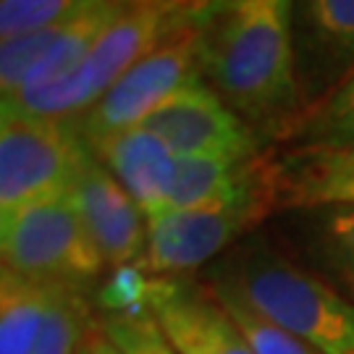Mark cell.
I'll return each mask as SVG.
<instances>
[{"mask_svg": "<svg viewBox=\"0 0 354 354\" xmlns=\"http://www.w3.org/2000/svg\"><path fill=\"white\" fill-rule=\"evenodd\" d=\"M55 286L0 270V354H32Z\"/></svg>", "mask_w": 354, "mask_h": 354, "instance_id": "2e32d148", "label": "cell"}, {"mask_svg": "<svg viewBox=\"0 0 354 354\" xmlns=\"http://www.w3.org/2000/svg\"><path fill=\"white\" fill-rule=\"evenodd\" d=\"M289 150H354V74L307 108L283 134Z\"/></svg>", "mask_w": 354, "mask_h": 354, "instance_id": "e0dca14e", "label": "cell"}, {"mask_svg": "<svg viewBox=\"0 0 354 354\" xmlns=\"http://www.w3.org/2000/svg\"><path fill=\"white\" fill-rule=\"evenodd\" d=\"M294 48L304 113L354 74V0H294Z\"/></svg>", "mask_w": 354, "mask_h": 354, "instance_id": "30bf717a", "label": "cell"}, {"mask_svg": "<svg viewBox=\"0 0 354 354\" xmlns=\"http://www.w3.org/2000/svg\"><path fill=\"white\" fill-rule=\"evenodd\" d=\"M92 336H95V333H92ZM82 354H89V344H87V349H84V352H82Z\"/></svg>", "mask_w": 354, "mask_h": 354, "instance_id": "d4e9b609", "label": "cell"}, {"mask_svg": "<svg viewBox=\"0 0 354 354\" xmlns=\"http://www.w3.org/2000/svg\"><path fill=\"white\" fill-rule=\"evenodd\" d=\"M0 254L13 273L79 289L105 268L68 189L0 215Z\"/></svg>", "mask_w": 354, "mask_h": 354, "instance_id": "277c9868", "label": "cell"}, {"mask_svg": "<svg viewBox=\"0 0 354 354\" xmlns=\"http://www.w3.org/2000/svg\"><path fill=\"white\" fill-rule=\"evenodd\" d=\"M84 140L74 121H0V215L71 187Z\"/></svg>", "mask_w": 354, "mask_h": 354, "instance_id": "8992f818", "label": "cell"}, {"mask_svg": "<svg viewBox=\"0 0 354 354\" xmlns=\"http://www.w3.org/2000/svg\"><path fill=\"white\" fill-rule=\"evenodd\" d=\"M352 286H354V283H352Z\"/></svg>", "mask_w": 354, "mask_h": 354, "instance_id": "484cf974", "label": "cell"}, {"mask_svg": "<svg viewBox=\"0 0 354 354\" xmlns=\"http://www.w3.org/2000/svg\"><path fill=\"white\" fill-rule=\"evenodd\" d=\"M302 223L310 228L315 252L354 283V205L310 207Z\"/></svg>", "mask_w": 354, "mask_h": 354, "instance_id": "d6986e66", "label": "cell"}, {"mask_svg": "<svg viewBox=\"0 0 354 354\" xmlns=\"http://www.w3.org/2000/svg\"><path fill=\"white\" fill-rule=\"evenodd\" d=\"M273 207H279V203L268 158L263 176L239 197L194 210H168L150 218L147 252L140 268L152 276H178L215 263Z\"/></svg>", "mask_w": 354, "mask_h": 354, "instance_id": "5b68a950", "label": "cell"}, {"mask_svg": "<svg viewBox=\"0 0 354 354\" xmlns=\"http://www.w3.org/2000/svg\"><path fill=\"white\" fill-rule=\"evenodd\" d=\"M89 354H121V352H118L113 344L105 339V333H102V330H95V336L89 339Z\"/></svg>", "mask_w": 354, "mask_h": 354, "instance_id": "cb8c5ba5", "label": "cell"}, {"mask_svg": "<svg viewBox=\"0 0 354 354\" xmlns=\"http://www.w3.org/2000/svg\"><path fill=\"white\" fill-rule=\"evenodd\" d=\"M213 294L228 310V315L234 317V323L247 336V342L252 344L254 354H323L317 352L315 346L304 344L302 339H297V336H291L286 330L270 326L263 317H257L252 310H247L236 299H231L226 294H218V291H213Z\"/></svg>", "mask_w": 354, "mask_h": 354, "instance_id": "7402d4cb", "label": "cell"}, {"mask_svg": "<svg viewBox=\"0 0 354 354\" xmlns=\"http://www.w3.org/2000/svg\"><path fill=\"white\" fill-rule=\"evenodd\" d=\"M100 330L121 354H178L150 307L134 313H105Z\"/></svg>", "mask_w": 354, "mask_h": 354, "instance_id": "ffe728a7", "label": "cell"}, {"mask_svg": "<svg viewBox=\"0 0 354 354\" xmlns=\"http://www.w3.org/2000/svg\"><path fill=\"white\" fill-rule=\"evenodd\" d=\"M194 76H200V24L147 53L74 124L87 145L142 127L155 108Z\"/></svg>", "mask_w": 354, "mask_h": 354, "instance_id": "52a82bcc", "label": "cell"}, {"mask_svg": "<svg viewBox=\"0 0 354 354\" xmlns=\"http://www.w3.org/2000/svg\"><path fill=\"white\" fill-rule=\"evenodd\" d=\"M210 289L323 354L354 352V304L263 236H247L207 268Z\"/></svg>", "mask_w": 354, "mask_h": 354, "instance_id": "7a4b0ae2", "label": "cell"}, {"mask_svg": "<svg viewBox=\"0 0 354 354\" xmlns=\"http://www.w3.org/2000/svg\"><path fill=\"white\" fill-rule=\"evenodd\" d=\"M89 150L131 194V200L140 205L147 221L165 213L176 155L168 150L160 137H155L147 129L134 127L92 142Z\"/></svg>", "mask_w": 354, "mask_h": 354, "instance_id": "7c38bea8", "label": "cell"}, {"mask_svg": "<svg viewBox=\"0 0 354 354\" xmlns=\"http://www.w3.org/2000/svg\"><path fill=\"white\" fill-rule=\"evenodd\" d=\"M268 158H176L168 210H194L239 197L263 176Z\"/></svg>", "mask_w": 354, "mask_h": 354, "instance_id": "5bb4252c", "label": "cell"}, {"mask_svg": "<svg viewBox=\"0 0 354 354\" xmlns=\"http://www.w3.org/2000/svg\"><path fill=\"white\" fill-rule=\"evenodd\" d=\"M197 24L192 16L163 8H124L74 74L48 87L6 97L0 102L3 118L76 121L147 53Z\"/></svg>", "mask_w": 354, "mask_h": 354, "instance_id": "3957f363", "label": "cell"}, {"mask_svg": "<svg viewBox=\"0 0 354 354\" xmlns=\"http://www.w3.org/2000/svg\"><path fill=\"white\" fill-rule=\"evenodd\" d=\"M124 13V8L115 0H89L76 13H71L66 21L58 24V37L50 45V50L42 55L19 92H32V89L48 87L53 82H61L68 74H74L87 58V53L95 48V42L108 32V26ZM11 97V95H8ZM6 100V97H3Z\"/></svg>", "mask_w": 354, "mask_h": 354, "instance_id": "9a60e30c", "label": "cell"}, {"mask_svg": "<svg viewBox=\"0 0 354 354\" xmlns=\"http://www.w3.org/2000/svg\"><path fill=\"white\" fill-rule=\"evenodd\" d=\"M200 76L254 134H281L302 113L294 0H218L200 21Z\"/></svg>", "mask_w": 354, "mask_h": 354, "instance_id": "6da1fadb", "label": "cell"}, {"mask_svg": "<svg viewBox=\"0 0 354 354\" xmlns=\"http://www.w3.org/2000/svg\"><path fill=\"white\" fill-rule=\"evenodd\" d=\"M95 333L84 289L58 283L32 354H82Z\"/></svg>", "mask_w": 354, "mask_h": 354, "instance_id": "ac0fdd59", "label": "cell"}, {"mask_svg": "<svg viewBox=\"0 0 354 354\" xmlns=\"http://www.w3.org/2000/svg\"><path fill=\"white\" fill-rule=\"evenodd\" d=\"M121 8H163V11L184 13L197 21H203L205 13L213 8L218 0H115Z\"/></svg>", "mask_w": 354, "mask_h": 354, "instance_id": "603a6c76", "label": "cell"}, {"mask_svg": "<svg viewBox=\"0 0 354 354\" xmlns=\"http://www.w3.org/2000/svg\"><path fill=\"white\" fill-rule=\"evenodd\" d=\"M89 0H0V35L13 39L66 21Z\"/></svg>", "mask_w": 354, "mask_h": 354, "instance_id": "44dd1931", "label": "cell"}, {"mask_svg": "<svg viewBox=\"0 0 354 354\" xmlns=\"http://www.w3.org/2000/svg\"><path fill=\"white\" fill-rule=\"evenodd\" d=\"M68 192L105 266H140L147 252V218L87 142L79 152Z\"/></svg>", "mask_w": 354, "mask_h": 354, "instance_id": "9c48e42d", "label": "cell"}, {"mask_svg": "<svg viewBox=\"0 0 354 354\" xmlns=\"http://www.w3.org/2000/svg\"><path fill=\"white\" fill-rule=\"evenodd\" d=\"M352 354H354V352H352Z\"/></svg>", "mask_w": 354, "mask_h": 354, "instance_id": "4316f807", "label": "cell"}, {"mask_svg": "<svg viewBox=\"0 0 354 354\" xmlns=\"http://www.w3.org/2000/svg\"><path fill=\"white\" fill-rule=\"evenodd\" d=\"M279 207L354 205V150H289L270 160Z\"/></svg>", "mask_w": 354, "mask_h": 354, "instance_id": "4fadbf2b", "label": "cell"}, {"mask_svg": "<svg viewBox=\"0 0 354 354\" xmlns=\"http://www.w3.org/2000/svg\"><path fill=\"white\" fill-rule=\"evenodd\" d=\"M142 129L160 137L176 158H257L260 137L203 76L176 89L142 121Z\"/></svg>", "mask_w": 354, "mask_h": 354, "instance_id": "ba28073f", "label": "cell"}, {"mask_svg": "<svg viewBox=\"0 0 354 354\" xmlns=\"http://www.w3.org/2000/svg\"><path fill=\"white\" fill-rule=\"evenodd\" d=\"M147 307L178 354H254L213 289L194 281L150 276Z\"/></svg>", "mask_w": 354, "mask_h": 354, "instance_id": "8fae6325", "label": "cell"}]
</instances>
